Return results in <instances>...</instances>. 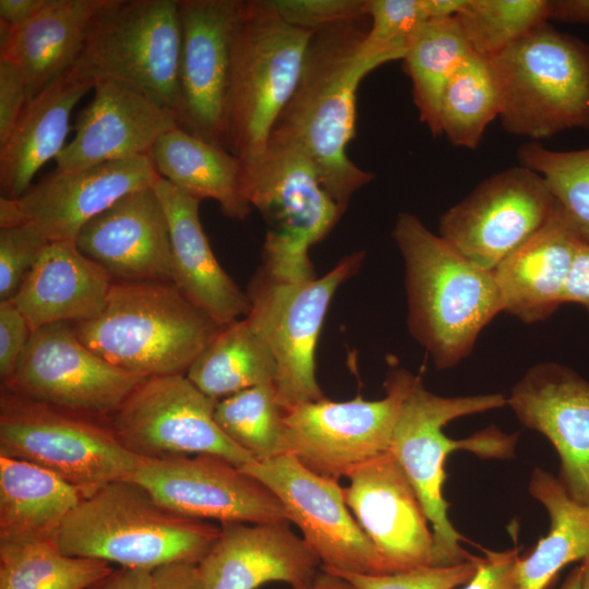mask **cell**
Returning <instances> with one entry per match:
<instances>
[{"mask_svg":"<svg viewBox=\"0 0 589 589\" xmlns=\"http://www.w3.org/2000/svg\"><path fill=\"white\" fill-rule=\"evenodd\" d=\"M364 20L314 32L298 85L271 132L306 153L342 214L352 195L374 179L348 157L358 87L371 71L404 58L401 51L369 44Z\"/></svg>","mask_w":589,"mask_h":589,"instance_id":"cell-1","label":"cell"},{"mask_svg":"<svg viewBox=\"0 0 589 589\" xmlns=\"http://www.w3.org/2000/svg\"><path fill=\"white\" fill-rule=\"evenodd\" d=\"M392 237L405 263L408 329L437 369H450L503 312L493 271L469 261L411 213L398 215Z\"/></svg>","mask_w":589,"mask_h":589,"instance_id":"cell-2","label":"cell"},{"mask_svg":"<svg viewBox=\"0 0 589 589\" xmlns=\"http://www.w3.org/2000/svg\"><path fill=\"white\" fill-rule=\"evenodd\" d=\"M220 528L178 515L130 479L106 484L83 497L56 534L58 548L71 556L154 570L199 564Z\"/></svg>","mask_w":589,"mask_h":589,"instance_id":"cell-3","label":"cell"},{"mask_svg":"<svg viewBox=\"0 0 589 589\" xmlns=\"http://www.w3.org/2000/svg\"><path fill=\"white\" fill-rule=\"evenodd\" d=\"M507 406L500 393L444 397L428 390L418 376L400 408L394 429V455L424 508L434 536V566H449L472 560L462 549L464 537L448 518L443 488L445 462L455 450L484 459H509L515 455L518 433H505L495 425L465 438H449L443 429L458 418Z\"/></svg>","mask_w":589,"mask_h":589,"instance_id":"cell-4","label":"cell"},{"mask_svg":"<svg viewBox=\"0 0 589 589\" xmlns=\"http://www.w3.org/2000/svg\"><path fill=\"white\" fill-rule=\"evenodd\" d=\"M72 326L99 357L145 377L185 374L223 327L168 281H113L103 311Z\"/></svg>","mask_w":589,"mask_h":589,"instance_id":"cell-5","label":"cell"},{"mask_svg":"<svg viewBox=\"0 0 589 589\" xmlns=\"http://www.w3.org/2000/svg\"><path fill=\"white\" fill-rule=\"evenodd\" d=\"M314 32L287 23L268 0H240L227 107L228 149L257 157L292 96Z\"/></svg>","mask_w":589,"mask_h":589,"instance_id":"cell-6","label":"cell"},{"mask_svg":"<svg viewBox=\"0 0 589 589\" xmlns=\"http://www.w3.org/2000/svg\"><path fill=\"white\" fill-rule=\"evenodd\" d=\"M501 100L503 129L530 142L589 130V45L548 22L486 58Z\"/></svg>","mask_w":589,"mask_h":589,"instance_id":"cell-7","label":"cell"},{"mask_svg":"<svg viewBox=\"0 0 589 589\" xmlns=\"http://www.w3.org/2000/svg\"><path fill=\"white\" fill-rule=\"evenodd\" d=\"M241 169L243 196L267 226L261 266L280 277L315 275L309 250L342 212L310 157L294 142L271 134L264 151Z\"/></svg>","mask_w":589,"mask_h":589,"instance_id":"cell-8","label":"cell"},{"mask_svg":"<svg viewBox=\"0 0 589 589\" xmlns=\"http://www.w3.org/2000/svg\"><path fill=\"white\" fill-rule=\"evenodd\" d=\"M363 260V251L353 252L321 277L280 278L261 266L252 277L245 318L274 357L275 394L285 410L324 398L315 376V349L335 292Z\"/></svg>","mask_w":589,"mask_h":589,"instance_id":"cell-9","label":"cell"},{"mask_svg":"<svg viewBox=\"0 0 589 589\" xmlns=\"http://www.w3.org/2000/svg\"><path fill=\"white\" fill-rule=\"evenodd\" d=\"M181 43L178 0H109L70 71L93 85H132L178 118Z\"/></svg>","mask_w":589,"mask_h":589,"instance_id":"cell-10","label":"cell"},{"mask_svg":"<svg viewBox=\"0 0 589 589\" xmlns=\"http://www.w3.org/2000/svg\"><path fill=\"white\" fill-rule=\"evenodd\" d=\"M0 455L44 467L83 497L128 479L143 458L128 450L107 422L58 409L2 387Z\"/></svg>","mask_w":589,"mask_h":589,"instance_id":"cell-11","label":"cell"},{"mask_svg":"<svg viewBox=\"0 0 589 589\" xmlns=\"http://www.w3.org/2000/svg\"><path fill=\"white\" fill-rule=\"evenodd\" d=\"M418 375L396 368L385 382L386 395L333 401L325 397L285 410V445L311 471L338 481L390 449L402 402Z\"/></svg>","mask_w":589,"mask_h":589,"instance_id":"cell-12","label":"cell"},{"mask_svg":"<svg viewBox=\"0 0 589 589\" xmlns=\"http://www.w3.org/2000/svg\"><path fill=\"white\" fill-rule=\"evenodd\" d=\"M218 400L185 374L146 377L108 419L118 441L143 459L208 454L239 468L256 461L218 426Z\"/></svg>","mask_w":589,"mask_h":589,"instance_id":"cell-13","label":"cell"},{"mask_svg":"<svg viewBox=\"0 0 589 589\" xmlns=\"http://www.w3.org/2000/svg\"><path fill=\"white\" fill-rule=\"evenodd\" d=\"M145 378L92 351L70 323H56L31 333L14 373L2 387L107 422Z\"/></svg>","mask_w":589,"mask_h":589,"instance_id":"cell-14","label":"cell"},{"mask_svg":"<svg viewBox=\"0 0 589 589\" xmlns=\"http://www.w3.org/2000/svg\"><path fill=\"white\" fill-rule=\"evenodd\" d=\"M556 208L542 178L518 165L486 178L446 211L438 235L476 265L494 271L540 231Z\"/></svg>","mask_w":589,"mask_h":589,"instance_id":"cell-15","label":"cell"},{"mask_svg":"<svg viewBox=\"0 0 589 589\" xmlns=\"http://www.w3.org/2000/svg\"><path fill=\"white\" fill-rule=\"evenodd\" d=\"M264 483L285 506L290 524L322 568L363 575L389 574L383 558L347 506L338 481L322 477L290 454L241 468Z\"/></svg>","mask_w":589,"mask_h":589,"instance_id":"cell-16","label":"cell"},{"mask_svg":"<svg viewBox=\"0 0 589 589\" xmlns=\"http://www.w3.org/2000/svg\"><path fill=\"white\" fill-rule=\"evenodd\" d=\"M169 510L220 524H290L280 500L260 480L208 454L144 459L128 478Z\"/></svg>","mask_w":589,"mask_h":589,"instance_id":"cell-17","label":"cell"},{"mask_svg":"<svg viewBox=\"0 0 589 589\" xmlns=\"http://www.w3.org/2000/svg\"><path fill=\"white\" fill-rule=\"evenodd\" d=\"M240 0H178L179 127L228 149L231 44Z\"/></svg>","mask_w":589,"mask_h":589,"instance_id":"cell-18","label":"cell"},{"mask_svg":"<svg viewBox=\"0 0 589 589\" xmlns=\"http://www.w3.org/2000/svg\"><path fill=\"white\" fill-rule=\"evenodd\" d=\"M159 177L149 156L55 170L19 199L0 197V228L31 225L48 242L75 241L92 218L123 196L153 187Z\"/></svg>","mask_w":589,"mask_h":589,"instance_id":"cell-19","label":"cell"},{"mask_svg":"<svg viewBox=\"0 0 589 589\" xmlns=\"http://www.w3.org/2000/svg\"><path fill=\"white\" fill-rule=\"evenodd\" d=\"M348 479L347 506L389 574L434 566L430 521L390 450L359 466Z\"/></svg>","mask_w":589,"mask_h":589,"instance_id":"cell-20","label":"cell"},{"mask_svg":"<svg viewBox=\"0 0 589 589\" xmlns=\"http://www.w3.org/2000/svg\"><path fill=\"white\" fill-rule=\"evenodd\" d=\"M507 406L526 428L550 441L563 486L589 504V382L560 363H538L514 385Z\"/></svg>","mask_w":589,"mask_h":589,"instance_id":"cell-21","label":"cell"},{"mask_svg":"<svg viewBox=\"0 0 589 589\" xmlns=\"http://www.w3.org/2000/svg\"><path fill=\"white\" fill-rule=\"evenodd\" d=\"M177 127V116L145 92L118 81L96 82L92 101L76 116L74 137L55 158L56 170L148 156L156 142Z\"/></svg>","mask_w":589,"mask_h":589,"instance_id":"cell-22","label":"cell"},{"mask_svg":"<svg viewBox=\"0 0 589 589\" xmlns=\"http://www.w3.org/2000/svg\"><path fill=\"white\" fill-rule=\"evenodd\" d=\"M74 242L115 281L172 283L168 219L153 187L123 196L92 218Z\"/></svg>","mask_w":589,"mask_h":589,"instance_id":"cell-23","label":"cell"},{"mask_svg":"<svg viewBox=\"0 0 589 589\" xmlns=\"http://www.w3.org/2000/svg\"><path fill=\"white\" fill-rule=\"evenodd\" d=\"M289 525L221 524L216 541L197 564L202 589L310 584L322 563Z\"/></svg>","mask_w":589,"mask_h":589,"instance_id":"cell-24","label":"cell"},{"mask_svg":"<svg viewBox=\"0 0 589 589\" xmlns=\"http://www.w3.org/2000/svg\"><path fill=\"white\" fill-rule=\"evenodd\" d=\"M167 215L172 283L196 308L220 325L247 316L249 299L213 253L200 220L201 201L159 177L153 185Z\"/></svg>","mask_w":589,"mask_h":589,"instance_id":"cell-25","label":"cell"},{"mask_svg":"<svg viewBox=\"0 0 589 589\" xmlns=\"http://www.w3.org/2000/svg\"><path fill=\"white\" fill-rule=\"evenodd\" d=\"M113 281L74 241L49 242L11 300L33 332L96 317Z\"/></svg>","mask_w":589,"mask_h":589,"instance_id":"cell-26","label":"cell"},{"mask_svg":"<svg viewBox=\"0 0 589 589\" xmlns=\"http://www.w3.org/2000/svg\"><path fill=\"white\" fill-rule=\"evenodd\" d=\"M582 237L557 204L549 223L494 271L503 312L525 323L549 317L561 304Z\"/></svg>","mask_w":589,"mask_h":589,"instance_id":"cell-27","label":"cell"},{"mask_svg":"<svg viewBox=\"0 0 589 589\" xmlns=\"http://www.w3.org/2000/svg\"><path fill=\"white\" fill-rule=\"evenodd\" d=\"M94 85L71 71L29 99L19 120L0 143L1 197L19 199L37 171L64 148L70 117Z\"/></svg>","mask_w":589,"mask_h":589,"instance_id":"cell-28","label":"cell"},{"mask_svg":"<svg viewBox=\"0 0 589 589\" xmlns=\"http://www.w3.org/2000/svg\"><path fill=\"white\" fill-rule=\"evenodd\" d=\"M109 0H45L40 10L14 31L0 59L21 71L28 100L74 65L93 22Z\"/></svg>","mask_w":589,"mask_h":589,"instance_id":"cell-29","label":"cell"},{"mask_svg":"<svg viewBox=\"0 0 589 589\" xmlns=\"http://www.w3.org/2000/svg\"><path fill=\"white\" fill-rule=\"evenodd\" d=\"M148 156L157 173L182 193L216 201L228 218L242 220L250 215L241 163L229 151L177 127L156 142Z\"/></svg>","mask_w":589,"mask_h":589,"instance_id":"cell-30","label":"cell"},{"mask_svg":"<svg viewBox=\"0 0 589 589\" xmlns=\"http://www.w3.org/2000/svg\"><path fill=\"white\" fill-rule=\"evenodd\" d=\"M82 498L52 471L0 455V540H55Z\"/></svg>","mask_w":589,"mask_h":589,"instance_id":"cell-31","label":"cell"},{"mask_svg":"<svg viewBox=\"0 0 589 589\" xmlns=\"http://www.w3.org/2000/svg\"><path fill=\"white\" fill-rule=\"evenodd\" d=\"M528 492L546 510L548 533L517 563L520 589H546L569 564L589 557V504L573 498L558 477L536 468Z\"/></svg>","mask_w":589,"mask_h":589,"instance_id":"cell-32","label":"cell"},{"mask_svg":"<svg viewBox=\"0 0 589 589\" xmlns=\"http://www.w3.org/2000/svg\"><path fill=\"white\" fill-rule=\"evenodd\" d=\"M275 375L269 348L245 317L224 325L185 373L199 389L216 400L274 383Z\"/></svg>","mask_w":589,"mask_h":589,"instance_id":"cell-33","label":"cell"},{"mask_svg":"<svg viewBox=\"0 0 589 589\" xmlns=\"http://www.w3.org/2000/svg\"><path fill=\"white\" fill-rule=\"evenodd\" d=\"M473 53L455 15L421 24L408 38L404 64L412 85L420 120L434 136L440 132V107L454 73Z\"/></svg>","mask_w":589,"mask_h":589,"instance_id":"cell-34","label":"cell"},{"mask_svg":"<svg viewBox=\"0 0 589 589\" xmlns=\"http://www.w3.org/2000/svg\"><path fill=\"white\" fill-rule=\"evenodd\" d=\"M112 569L63 553L55 540H0V589H85Z\"/></svg>","mask_w":589,"mask_h":589,"instance_id":"cell-35","label":"cell"},{"mask_svg":"<svg viewBox=\"0 0 589 589\" xmlns=\"http://www.w3.org/2000/svg\"><path fill=\"white\" fill-rule=\"evenodd\" d=\"M497 83L486 58L474 52L448 81L441 100L440 132L452 145L474 149L486 127L498 118Z\"/></svg>","mask_w":589,"mask_h":589,"instance_id":"cell-36","label":"cell"},{"mask_svg":"<svg viewBox=\"0 0 589 589\" xmlns=\"http://www.w3.org/2000/svg\"><path fill=\"white\" fill-rule=\"evenodd\" d=\"M215 420L223 432L256 461L286 455L285 409L274 383L245 388L217 401Z\"/></svg>","mask_w":589,"mask_h":589,"instance_id":"cell-37","label":"cell"},{"mask_svg":"<svg viewBox=\"0 0 589 589\" xmlns=\"http://www.w3.org/2000/svg\"><path fill=\"white\" fill-rule=\"evenodd\" d=\"M551 0H465L455 14L471 50L492 58L550 22Z\"/></svg>","mask_w":589,"mask_h":589,"instance_id":"cell-38","label":"cell"},{"mask_svg":"<svg viewBox=\"0 0 589 589\" xmlns=\"http://www.w3.org/2000/svg\"><path fill=\"white\" fill-rule=\"evenodd\" d=\"M520 166L538 173L584 240L589 241V147L553 151L527 142L517 152Z\"/></svg>","mask_w":589,"mask_h":589,"instance_id":"cell-39","label":"cell"},{"mask_svg":"<svg viewBox=\"0 0 589 589\" xmlns=\"http://www.w3.org/2000/svg\"><path fill=\"white\" fill-rule=\"evenodd\" d=\"M465 0H365L366 41L405 53L409 36L424 22L455 15Z\"/></svg>","mask_w":589,"mask_h":589,"instance_id":"cell-40","label":"cell"},{"mask_svg":"<svg viewBox=\"0 0 589 589\" xmlns=\"http://www.w3.org/2000/svg\"><path fill=\"white\" fill-rule=\"evenodd\" d=\"M478 558L474 556L455 565L424 566L384 575L327 572L342 576L357 589H456L472 578Z\"/></svg>","mask_w":589,"mask_h":589,"instance_id":"cell-41","label":"cell"},{"mask_svg":"<svg viewBox=\"0 0 589 589\" xmlns=\"http://www.w3.org/2000/svg\"><path fill=\"white\" fill-rule=\"evenodd\" d=\"M48 243L31 225L0 228V301L14 297Z\"/></svg>","mask_w":589,"mask_h":589,"instance_id":"cell-42","label":"cell"},{"mask_svg":"<svg viewBox=\"0 0 589 589\" xmlns=\"http://www.w3.org/2000/svg\"><path fill=\"white\" fill-rule=\"evenodd\" d=\"M268 2L287 23L312 32L368 19L365 0H268Z\"/></svg>","mask_w":589,"mask_h":589,"instance_id":"cell-43","label":"cell"},{"mask_svg":"<svg viewBox=\"0 0 589 589\" xmlns=\"http://www.w3.org/2000/svg\"><path fill=\"white\" fill-rule=\"evenodd\" d=\"M31 327L12 300L0 301V377L14 373L31 336Z\"/></svg>","mask_w":589,"mask_h":589,"instance_id":"cell-44","label":"cell"},{"mask_svg":"<svg viewBox=\"0 0 589 589\" xmlns=\"http://www.w3.org/2000/svg\"><path fill=\"white\" fill-rule=\"evenodd\" d=\"M484 556L478 558L477 570L461 589H520L517 563L519 549L506 551L483 550Z\"/></svg>","mask_w":589,"mask_h":589,"instance_id":"cell-45","label":"cell"},{"mask_svg":"<svg viewBox=\"0 0 589 589\" xmlns=\"http://www.w3.org/2000/svg\"><path fill=\"white\" fill-rule=\"evenodd\" d=\"M28 101L26 84L20 69L0 59V143L3 142Z\"/></svg>","mask_w":589,"mask_h":589,"instance_id":"cell-46","label":"cell"},{"mask_svg":"<svg viewBox=\"0 0 589 589\" xmlns=\"http://www.w3.org/2000/svg\"><path fill=\"white\" fill-rule=\"evenodd\" d=\"M563 303H577L589 314V241L581 240L565 286Z\"/></svg>","mask_w":589,"mask_h":589,"instance_id":"cell-47","label":"cell"},{"mask_svg":"<svg viewBox=\"0 0 589 589\" xmlns=\"http://www.w3.org/2000/svg\"><path fill=\"white\" fill-rule=\"evenodd\" d=\"M155 589H202L197 564L177 563L153 570Z\"/></svg>","mask_w":589,"mask_h":589,"instance_id":"cell-48","label":"cell"},{"mask_svg":"<svg viewBox=\"0 0 589 589\" xmlns=\"http://www.w3.org/2000/svg\"><path fill=\"white\" fill-rule=\"evenodd\" d=\"M85 589H155L153 570L119 567Z\"/></svg>","mask_w":589,"mask_h":589,"instance_id":"cell-49","label":"cell"},{"mask_svg":"<svg viewBox=\"0 0 589 589\" xmlns=\"http://www.w3.org/2000/svg\"><path fill=\"white\" fill-rule=\"evenodd\" d=\"M44 3L45 0H0V21L15 31L25 25Z\"/></svg>","mask_w":589,"mask_h":589,"instance_id":"cell-50","label":"cell"},{"mask_svg":"<svg viewBox=\"0 0 589 589\" xmlns=\"http://www.w3.org/2000/svg\"><path fill=\"white\" fill-rule=\"evenodd\" d=\"M589 24V0H551L550 22Z\"/></svg>","mask_w":589,"mask_h":589,"instance_id":"cell-51","label":"cell"},{"mask_svg":"<svg viewBox=\"0 0 589 589\" xmlns=\"http://www.w3.org/2000/svg\"><path fill=\"white\" fill-rule=\"evenodd\" d=\"M290 589H357L349 580L337 574L327 572L318 573L308 585Z\"/></svg>","mask_w":589,"mask_h":589,"instance_id":"cell-52","label":"cell"},{"mask_svg":"<svg viewBox=\"0 0 589 589\" xmlns=\"http://www.w3.org/2000/svg\"><path fill=\"white\" fill-rule=\"evenodd\" d=\"M582 582V567L579 563L573 567L565 579L560 584L556 589H581Z\"/></svg>","mask_w":589,"mask_h":589,"instance_id":"cell-53","label":"cell"},{"mask_svg":"<svg viewBox=\"0 0 589 589\" xmlns=\"http://www.w3.org/2000/svg\"><path fill=\"white\" fill-rule=\"evenodd\" d=\"M580 564L582 567L581 589H589V557L584 560Z\"/></svg>","mask_w":589,"mask_h":589,"instance_id":"cell-54","label":"cell"}]
</instances>
